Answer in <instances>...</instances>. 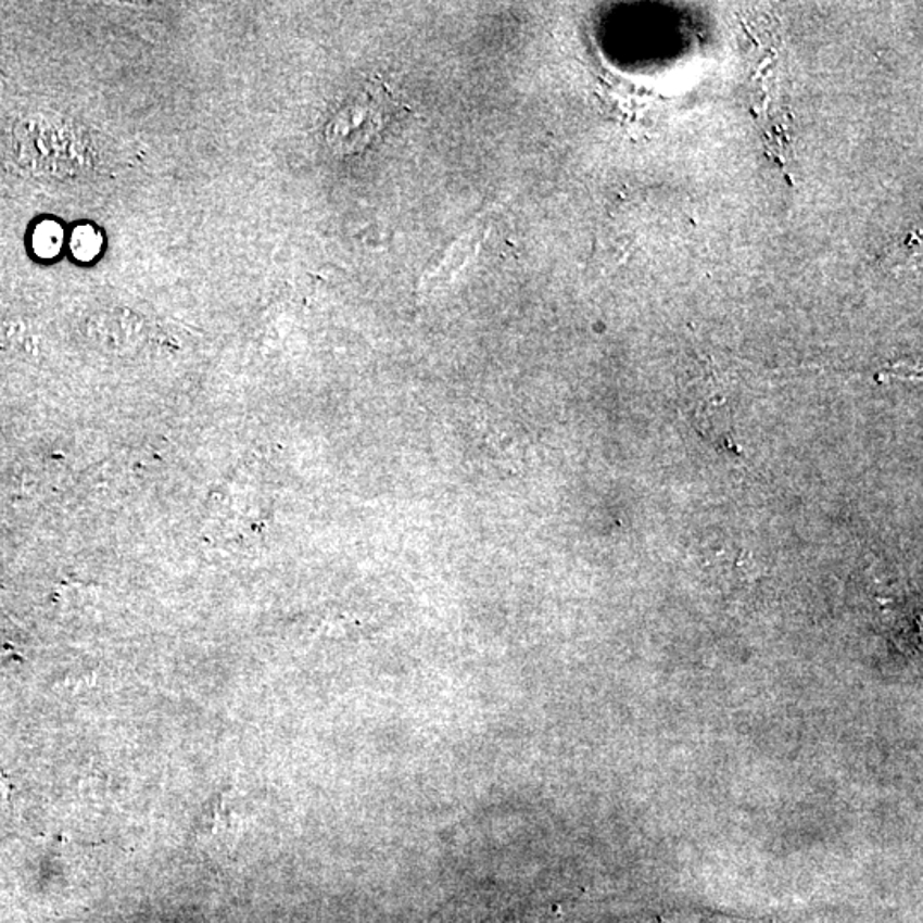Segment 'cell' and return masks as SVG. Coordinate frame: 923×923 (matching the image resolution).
Listing matches in <instances>:
<instances>
[{
	"label": "cell",
	"mask_w": 923,
	"mask_h": 923,
	"mask_svg": "<svg viewBox=\"0 0 923 923\" xmlns=\"http://www.w3.org/2000/svg\"><path fill=\"white\" fill-rule=\"evenodd\" d=\"M397 109L394 94L382 80H371L333 118L329 130L330 142L341 153H362L371 142L377 141Z\"/></svg>",
	"instance_id": "obj_1"
},
{
	"label": "cell",
	"mask_w": 923,
	"mask_h": 923,
	"mask_svg": "<svg viewBox=\"0 0 923 923\" xmlns=\"http://www.w3.org/2000/svg\"><path fill=\"white\" fill-rule=\"evenodd\" d=\"M486 226L467 229L466 233L462 235L454 245L446 250L445 255L440 258L433 269L426 274L425 285H437V282L445 281L450 276H454L457 270L464 269L467 262L481 246L482 240L486 237Z\"/></svg>",
	"instance_id": "obj_2"
},
{
	"label": "cell",
	"mask_w": 923,
	"mask_h": 923,
	"mask_svg": "<svg viewBox=\"0 0 923 923\" xmlns=\"http://www.w3.org/2000/svg\"><path fill=\"white\" fill-rule=\"evenodd\" d=\"M64 243V231L56 223H41L33 233V249L43 258L55 257Z\"/></svg>",
	"instance_id": "obj_3"
},
{
	"label": "cell",
	"mask_w": 923,
	"mask_h": 923,
	"mask_svg": "<svg viewBox=\"0 0 923 923\" xmlns=\"http://www.w3.org/2000/svg\"><path fill=\"white\" fill-rule=\"evenodd\" d=\"M101 243L103 241H101V235L98 233L97 228L88 225L79 226V228L74 229L71 250H73L74 257L89 262L100 253Z\"/></svg>",
	"instance_id": "obj_4"
}]
</instances>
